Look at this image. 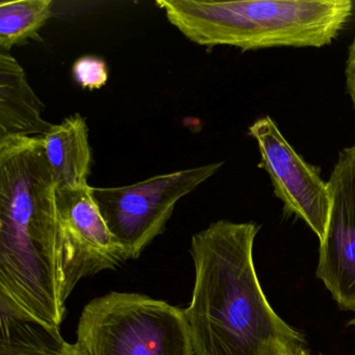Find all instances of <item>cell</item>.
<instances>
[{
    "instance_id": "cell-7",
    "label": "cell",
    "mask_w": 355,
    "mask_h": 355,
    "mask_svg": "<svg viewBox=\"0 0 355 355\" xmlns=\"http://www.w3.org/2000/svg\"><path fill=\"white\" fill-rule=\"evenodd\" d=\"M249 134L259 145L261 167L269 174L284 209L303 220L321 241L327 227L331 196L320 170L296 153L268 116L257 120Z\"/></svg>"
},
{
    "instance_id": "cell-16",
    "label": "cell",
    "mask_w": 355,
    "mask_h": 355,
    "mask_svg": "<svg viewBox=\"0 0 355 355\" xmlns=\"http://www.w3.org/2000/svg\"><path fill=\"white\" fill-rule=\"evenodd\" d=\"M349 325H353L355 326V317L353 318L352 320H351L350 322H349Z\"/></svg>"
},
{
    "instance_id": "cell-8",
    "label": "cell",
    "mask_w": 355,
    "mask_h": 355,
    "mask_svg": "<svg viewBox=\"0 0 355 355\" xmlns=\"http://www.w3.org/2000/svg\"><path fill=\"white\" fill-rule=\"evenodd\" d=\"M327 184L331 207L315 275L340 309L355 313V144L340 151Z\"/></svg>"
},
{
    "instance_id": "cell-11",
    "label": "cell",
    "mask_w": 355,
    "mask_h": 355,
    "mask_svg": "<svg viewBox=\"0 0 355 355\" xmlns=\"http://www.w3.org/2000/svg\"><path fill=\"white\" fill-rule=\"evenodd\" d=\"M0 355H87L66 342L60 328L42 327L1 313Z\"/></svg>"
},
{
    "instance_id": "cell-13",
    "label": "cell",
    "mask_w": 355,
    "mask_h": 355,
    "mask_svg": "<svg viewBox=\"0 0 355 355\" xmlns=\"http://www.w3.org/2000/svg\"><path fill=\"white\" fill-rule=\"evenodd\" d=\"M74 80L89 90L101 89L109 80L107 64L101 58L86 55L80 58L72 68Z\"/></svg>"
},
{
    "instance_id": "cell-2",
    "label": "cell",
    "mask_w": 355,
    "mask_h": 355,
    "mask_svg": "<svg viewBox=\"0 0 355 355\" xmlns=\"http://www.w3.org/2000/svg\"><path fill=\"white\" fill-rule=\"evenodd\" d=\"M259 226L220 220L192 236L195 284L184 309L194 355H297L300 332L279 317L259 284Z\"/></svg>"
},
{
    "instance_id": "cell-6",
    "label": "cell",
    "mask_w": 355,
    "mask_h": 355,
    "mask_svg": "<svg viewBox=\"0 0 355 355\" xmlns=\"http://www.w3.org/2000/svg\"><path fill=\"white\" fill-rule=\"evenodd\" d=\"M63 228V299L67 301L78 282L113 270L128 261L112 234L94 196L92 187L55 188Z\"/></svg>"
},
{
    "instance_id": "cell-1",
    "label": "cell",
    "mask_w": 355,
    "mask_h": 355,
    "mask_svg": "<svg viewBox=\"0 0 355 355\" xmlns=\"http://www.w3.org/2000/svg\"><path fill=\"white\" fill-rule=\"evenodd\" d=\"M63 228L43 137L0 139L1 313L60 328Z\"/></svg>"
},
{
    "instance_id": "cell-9",
    "label": "cell",
    "mask_w": 355,
    "mask_h": 355,
    "mask_svg": "<svg viewBox=\"0 0 355 355\" xmlns=\"http://www.w3.org/2000/svg\"><path fill=\"white\" fill-rule=\"evenodd\" d=\"M43 111L24 68L11 53L0 51V139L44 137L53 125L42 117Z\"/></svg>"
},
{
    "instance_id": "cell-3",
    "label": "cell",
    "mask_w": 355,
    "mask_h": 355,
    "mask_svg": "<svg viewBox=\"0 0 355 355\" xmlns=\"http://www.w3.org/2000/svg\"><path fill=\"white\" fill-rule=\"evenodd\" d=\"M157 6L189 40L243 51L330 44L352 15L349 0H159Z\"/></svg>"
},
{
    "instance_id": "cell-14",
    "label": "cell",
    "mask_w": 355,
    "mask_h": 355,
    "mask_svg": "<svg viewBox=\"0 0 355 355\" xmlns=\"http://www.w3.org/2000/svg\"><path fill=\"white\" fill-rule=\"evenodd\" d=\"M345 76H346V88L353 107L355 110V40L348 49V57H347L346 68H345Z\"/></svg>"
},
{
    "instance_id": "cell-4",
    "label": "cell",
    "mask_w": 355,
    "mask_h": 355,
    "mask_svg": "<svg viewBox=\"0 0 355 355\" xmlns=\"http://www.w3.org/2000/svg\"><path fill=\"white\" fill-rule=\"evenodd\" d=\"M76 336L87 355H194L184 309L138 293L93 299Z\"/></svg>"
},
{
    "instance_id": "cell-12",
    "label": "cell",
    "mask_w": 355,
    "mask_h": 355,
    "mask_svg": "<svg viewBox=\"0 0 355 355\" xmlns=\"http://www.w3.org/2000/svg\"><path fill=\"white\" fill-rule=\"evenodd\" d=\"M51 0H16L0 3V51L28 39L36 38L39 31L51 17Z\"/></svg>"
},
{
    "instance_id": "cell-5",
    "label": "cell",
    "mask_w": 355,
    "mask_h": 355,
    "mask_svg": "<svg viewBox=\"0 0 355 355\" xmlns=\"http://www.w3.org/2000/svg\"><path fill=\"white\" fill-rule=\"evenodd\" d=\"M223 163L153 176L130 186L92 188L95 201L126 259H137L165 232L178 201L217 173Z\"/></svg>"
},
{
    "instance_id": "cell-15",
    "label": "cell",
    "mask_w": 355,
    "mask_h": 355,
    "mask_svg": "<svg viewBox=\"0 0 355 355\" xmlns=\"http://www.w3.org/2000/svg\"><path fill=\"white\" fill-rule=\"evenodd\" d=\"M297 355H309V352H307L306 349L305 350H303L302 352L299 353V354Z\"/></svg>"
},
{
    "instance_id": "cell-10",
    "label": "cell",
    "mask_w": 355,
    "mask_h": 355,
    "mask_svg": "<svg viewBox=\"0 0 355 355\" xmlns=\"http://www.w3.org/2000/svg\"><path fill=\"white\" fill-rule=\"evenodd\" d=\"M43 145L55 188L88 184L92 151L89 144L88 128L80 114L53 125L43 137Z\"/></svg>"
}]
</instances>
